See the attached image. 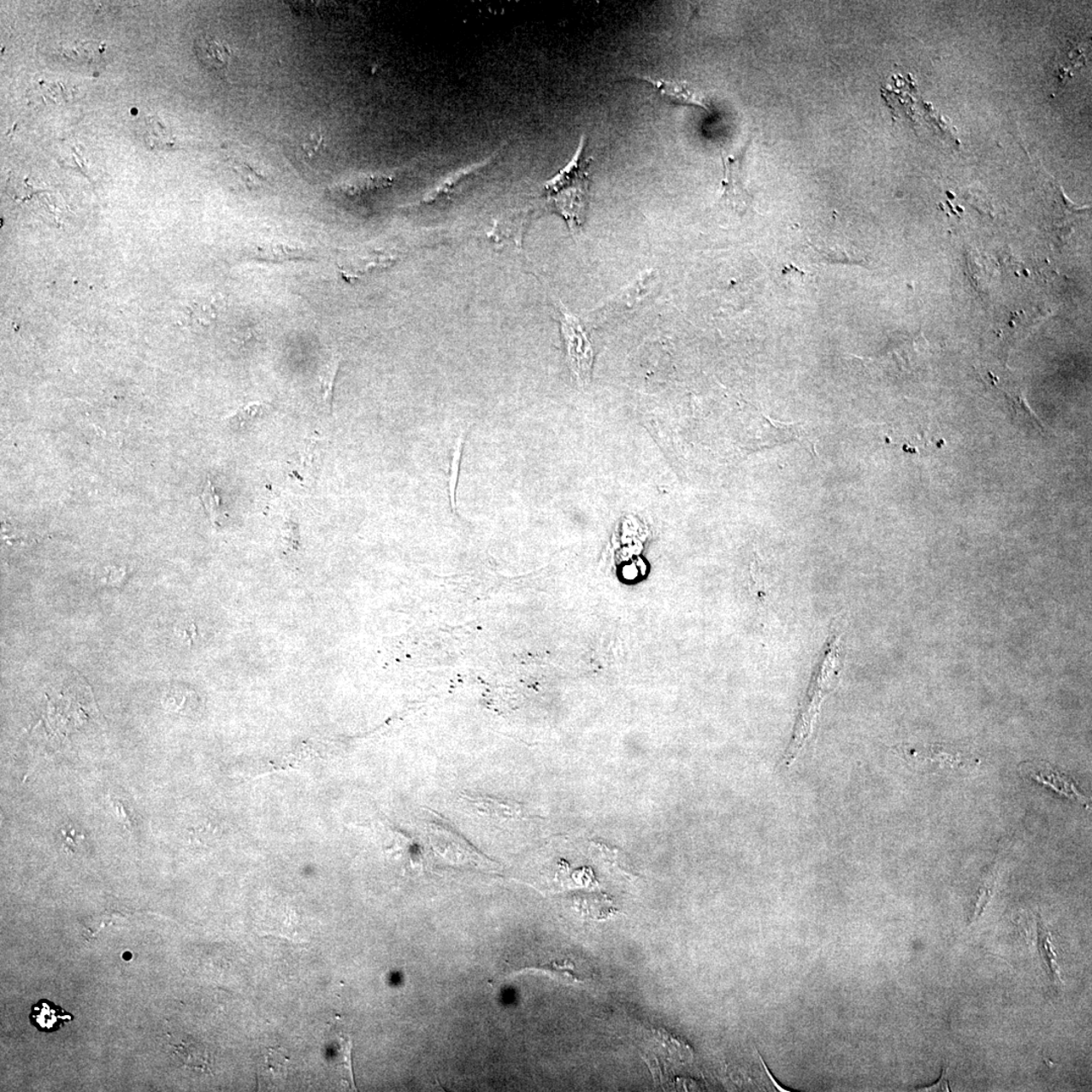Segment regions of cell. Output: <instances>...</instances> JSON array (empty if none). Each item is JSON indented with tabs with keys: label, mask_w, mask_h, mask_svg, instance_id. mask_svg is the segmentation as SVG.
I'll use <instances>...</instances> for the list:
<instances>
[{
	"label": "cell",
	"mask_w": 1092,
	"mask_h": 1092,
	"mask_svg": "<svg viewBox=\"0 0 1092 1092\" xmlns=\"http://www.w3.org/2000/svg\"><path fill=\"white\" fill-rule=\"evenodd\" d=\"M841 629L836 628L829 637L822 662L813 675L811 687L797 719L794 737L782 761L786 768L790 767L796 761L807 744L825 697L838 681L841 670Z\"/></svg>",
	"instance_id": "6da1fadb"
},
{
	"label": "cell",
	"mask_w": 1092,
	"mask_h": 1092,
	"mask_svg": "<svg viewBox=\"0 0 1092 1092\" xmlns=\"http://www.w3.org/2000/svg\"><path fill=\"white\" fill-rule=\"evenodd\" d=\"M586 146L587 137L581 136L573 159L545 187L547 201L573 232L583 227L589 204L592 159L586 157Z\"/></svg>",
	"instance_id": "7a4b0ae2"
},
{
	"label": "cell",
	"mask_w": 1092,
	"mask_h": 1092,
	"mask_svg": "<svg viewBox=\"0 0 1092 1092\" xmlns=\"http://www.w3.org/2000/svg\"><path fill=\"white\" fill-rule=\"evenodd\" d=\"M562 334L567 351V362L576 384L585 387L592 380L594 349L579 318L570 314L562 304Z\"/></svg>",
	"instance_id": "3957f363"
},
{
	"label": "cell",
	"mask_w": 1092,
	"mask_h": 1092,
	"mask_svg": "<svg viewBox=\"0 0 1092 1092\" xmlns=\"http://www.w3.org/2000/svg\"><path fill=\"white\" fill-rule=\"evenodd\" d=\"M395 259L396 254L385 248L363 247L345 252L339 260V269L343 276L351 280L370 270L386 268Z\"/></svg>",
	"instance_id": "277c9868"
},
{
	"label": "cell",
	"mask_w": 1092,
	"mask_h": 1092,
	"mask_svg": "<svg viewBox=\"0 0 1092 1092\" xmlns=\"http://www.w3.org/2000/svg\"><path fill=\"white\" fill-rule=\"evenodd\" d=\"M741 155L723 156L724 175L723 180V202L736 212H745L751 201L742 180Z\"/></svg>",
	"instance_id": "5b68a950"
},
{
	"label": "cell",
	"mask_w": 1092,
	"mask_h": 1092,
	"mask_svg": "<svg viewBox=\"0 0 1092 1092\" xmlns=\"http://www.w3.org/2000/svg\"><path fill=\"white\" fill-rule=\"evenodd\" d=\"M1022 769L1038 782L1050 786L1058 794H1063L1074 801L1080 802V805L1084 806L1086 808L1089 807L1088 796H1085L1083 791L1079 790L1074 781L1066 777L1065 775L1057 772L1049 764L1045 762L1025 763L1022 764Z\"/></svg>",
	"instance_id": "8992f818"
},
{
	"label": "cell",
	"mask_w": 1092,
	"mask_h": 1092,
	"mask_svg": "<svg viewBox=\"0 0 1092 1092\" xmlns=\"http://www.w3.org/2000/svg\"><path fill=\"white\" fill-rule=\"evenodd\" d=\"M636 80L645 81L650 85L659 96H662L666 101L678 105H692V107L701 108L709 110V105L705 97L693 88L688 82L678 81L673 80L653 79V77H636Z\"/></svg>",
	"instance_id": "52a82bcc"
},
{
	"label": "cell",
	"mask_w": 1092,
	"mask_h": 1092,
	"mask_svg": "<svg viewBox=\"0 0 1092 1092\" xmlns=\"http://www.w3.org/2000/svg\"><path fill=\"white\" fill-rule=\"evenodd\" d=\"M290 1057L280 1049L269 1048L258 1067L260 1088H280L287 1079Z\"/></svg>",
	"instance_id": "ba28073f"
},
{
	"label": "cell",
	"mask_w": 1092,
	"mask_h": 1092,
	"mask_svg": "<svg viewBox=\"0 0 1092 1092\" xmlns=\"http://www.w3.org/2000/svg\"><path fill=\"white\" fill-rule=\"evenodd\" d=\"M74 1017L52 1001L42 1000L32 1006L30 1022L40 1032H57Z\"/></svg>",
	"instance_id": "9c48e42d"
},
{
	"label": "cell",
	"mask_w": 1092,
	"mask_h": 1092,
	"mask_svg": "<svg viewBox=\"0 0 1092 1092\" xmlns=\"http://www.w3.org/2000/svg\"><path fill=\"white\" fill-rule=\"evenodd\" d=\"M195 50L201 63L213 70L226 69L232 56L228 44L214 37L197 38Z\"/></svg>",
	"instance_id": "30bf717a"
},
{
	"label": "cell",
	"mask_w": 1092,
	"mask_h": 1092,
	"mask_svg": "<svg viewBox=\"0 0 1092 1092\" xmlns=\"http://www.w3.org/2000/svg\"><path fill=\"white\" fill-rule=\"evenodd\" d=\"M248 257L257 262L282 263L308 259L312 257V254L301 247L290 246L282 243H268L251 248Z\"/></svg>",
	"instance_id": "8fae6325"
},
{
	"label": "cell",
	"mask_w": 1092,
	"mask_h": 1092,
	"mask_svg": "<svg viewBox=\"0 0 1092 1092\" xmlns=\"http://www.w3.org/2000/svg\"><path fill=\"white\" fill-rule=\"evenodd\" d=\"M327 1043H328L332 1063L342 1073L343 1079H348L352 1088H356L352 1073L351 1039L345 1033L331 1030V1035Z\"/></svg>",
	"instance_id": "7c38bea8"
},
{
	"label": "cell",
	"mask_w": 1092,
	"mask_h": 1092,
	"mask_svg": "<svg viewBox=\"0 0 1092 1092\" xmlns=\"http://www.w3.org/2000/svg\"><path fill=\"white\" fill-rule=\"evenodd\" d=\"M908 758L918 759L919 763H927L929 766L935 769H961L965 767L969 761L964 758L960 753L946 750L943 747H930L928 750L912 752L907 753Z\"/></svg>",
	"instance_id": "4fadbf2b"
},
{
	"label": "cell",
	"mask_w": 1092,
	"mask_h": 1092,
	"mask_svg": "<svg viewBox=\"0 0 1092 1092\" xmlns=\"http://www.w3.org/2000/svg\"><path fill=\"white\" fill-rule=\"evenodd\" d=\"M339 365V358L332 357L321 368L319 374L321 398H322V402L329 412L331 411L332 401H334V385Z\"/></svg>",
	"instance_id": "5bb4252c"
},
{
	"label": "cell",
	"mask_w": 1092,
	"mask_h": 1092,
	"mask_svg": "<svg viewBox=\"0 0 1092 1092\" xmlns=\"http://www.w3.org/2000/svg\"><path fill=\"white\" fill-rule=\"evenodd\" d=\"M1038 933L1041 955L1043 957L1046 966L1049 969L1051 977L1053 980L1061 983L1060 971H1059L1054 947L1052 945L1051 935L1041 922L1038 924Z\"/></svg>",
	"instance_id": "9a60e30c"
},
{
	"label": "cell",
	"mask_w": 1092,
	"mask_h": 1092,
	"mask_svg": "<svg viewBox=\"0 0 1092 1092\" xmlns=\"http://www.w3.org/2000/svg\"><path fill=\"white\" fill-rule=\"evenodd\" d=\"M269 411L268 404L255 403L242 408L229 420L232 428L244 429L257 422V420Z\"/></svg>",
	"instance_id": "2e32d148"
},
{
	"label": "cell",
	"mask_w": 1092,
	"mask_h": 1092,
	"mask_svg": "<svg viewBox=\"0 0 1092 1092\" xmlns=\"http://www.w3.org/2000/svg\"><path fill=\"white\" fill-rule=\"evenodd\" d=\"M463 440H464V436L459 435L456 442V446H454V452H453L452 463V473H451V478H449V492H451V502L452 504L453 508H456V502H457L456 495H457V487L458 473H459V463H460V457H462V453H463Z\"/></svg>",
	"instance_id": "e0dca14e"
},
{
	"label": "cell",
	"mask_w": 1092,
	"mask_h": 1092,
	"mask_svg": "<svg viewBox=\"0 0 1092 1092\" xmlns=\"http://www.w3.org/2000/svg\"><path fill=\"white\" fill-rule=\"evenodd\" d=\"M596 847L598 856H600L602 861L608 863L610 866L619 869L621 872L628 875H633L629 867L624 861V855L620 852L610 850L609 847L603 845H593Z\"/></svg>",
	"instance_id": "ac0fdd59"
},
{
	"label": "cell",
	"mask_w": 1092,
	"mask_h": 1092,
	"mask_svg": "<svg viewBox=\"0 0 1092 1092\" xmlns=\"http://www.w3.org/2000/svg\"><path fill=\"white\" fill-rule=\"evenodd\" d=\"M201 498L210 518L213 520L214 523H217L221 513L220 497L210 481H208L206 486H204Z\"/></svg>",
	"instance_id": "d6986e66"
},
{
	"label": "cell",
	"mask_w": 1092,
	"mask_h": 1092,
	"mask_svg": "<svg viewBox=\"0 0 1092 1092\" xmlns=\"http://www.w3.org/2000/svg\"><path fill=\"white\" fill-rule=\"evenodd\" d=\"M992 896V889L989 886L981 887L978 891L977 903H975L974 912L971 922L977 920L983 912V909L988 905Z\"/></svg>",
	"instance_id": "ffe728a7"
},
{
	"label": "cell",
	"mask_w": 1092,
	"mask_h": 1092,
	"mask_svg": "<svg viewBox=\"0 0 1092 1092\" xmlns=\"http://www.w3.org/2000/svg\"><path fill=\"white\" fill-rule=\"evenodd\" d=\"M919 1091H951L949 1077H947V1066L945 1065L941 1068V1077L935 1084L920 1089Z\"/></svg>",
	"instance_id": "44dd1931"
},
{
	"label": "cell",
	"mask_w": 1092,
	"mask_h": 1092,
	"mask_svg": "<svg viewBox=\"0 0 1092 1092\" xmlns=\"http://www.w3.org/2000/svg\"><path fill=\"white\" fill-rule=\"evenodd\" d=\"M62 835L65 841L64 846L69 847V849H71L72 846H76V842H79L80 840L85 839L82 835H76V831L74 829H63Z\"/></svg>",
	"instance_id": "7402d4cb"
},
{
	"label": "cell",
	"mask_w": 1092,
	"mask_h": 1092,
	"mask_svg": "<svg viewBox=\"0 0 1092 1092\" xmlns=\"http://www.w3.org/2000/svg\"><path fill=\"white\" fill-rule=\"evenodd\" d=\"M132 956H133V955H132V953H130V952H126V953H125V954L123 955L124 960H126V961H129V960H131Z\"/></svg>",
	"instance_id": "603a6c76"
}]
</instances>
